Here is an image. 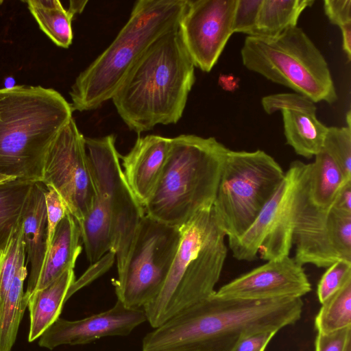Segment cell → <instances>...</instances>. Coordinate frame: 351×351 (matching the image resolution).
<instances>
[{
  "label": "cell",
  "instance_id": "obj_20",
  "mask_svg": "<svg viewBox=\"0 0 351 351\" xmlns=\"http://www.w3.org/2000/svg\"><path fill=\"white\" fill-rule=\"evenodd\" d=\"M77 221L67 213L56 227L34 291L45 288L64 271L74 269L82 251Z\"/></svg>",
  "mask_w": 351,
  "mask_h": 351
},
{
  "label": "cell",
  "instance_id": "obj_38",
  "mask_svg": "<svg viewBox=\"0 0 351 351\" xmlns=\"http://www.w3.org/2000/svg\"><path fill=\"white\" fill-rule=\"evenodd\" d=\"M69 3L70 5L68 10L74 16L84 10L88 1H70Z\"/></svg>",
  "mask_w": 351,
  "mask_h": 351
},
{
  "label": "cell",
  "instance_id": "obj_8",
  "mask_svg": "<svg viewBox=\"0 0 351 351\" xmlns=\"http://www.w3.org/2000/svg\"><path fill=\"white\" fill-rule=\"evenodd\" d=\"M285 173L276 160L263 150H228L213 205L228 244L253 223Z\"/></svg>",
  "mask_w": 351,
  "mask_h": 351
},
{
  "label": "cell",
  "instance_id": "obj_43",
  "mask_svg": "<svg viewBox=\"0 0 351 351\" xmlns=\"http://www.w3.org/2000/svg\"><path fill=\"white\" fill-rule=\"evenodd\" d=\"M1 247H0V252H1Z\"/></svg>",
  "mask_w": 351,
  "mask_h": 351
},
{
  "label": "cell",
  "instance_id": "obj_2",
  "mask_svg": "<svg viewBox=\"0 0 351 351\" xmlns=\"http://www.w3.org/2000/svg\"><path fill=\"white\" fill-rule=\"evenodd\" d=\"M195 67L179 29L156 40L111 99L128 128L139 134L178 123L195 81Z\"/></svg>",
  "mask_w": 351,
  "mask_h": 351
},
{
  "label": "cell",
  "instance_id": "obj_42",
  "mask_svg": "<svg viewBox=\"0 0 351 351\" xmlns=\"http://www.w3.org/2000/svg\"><path fill=\"white\" fill-rule=\"evenodd\" d=\"M3 2V0H0V5L2 4Z\"/></svg>",
  "mask_w": 351,
  "mask_h": 351
},
{
  "label": "cell",
  "instance_id": "obj_21",
  "mask_svg": "<svg viewBox=\"0 0 351 351\" xmlns=\"http://www.w3.org/2000/svg\"><path fill=\"white\" fill-rule=\"evenodd\" d=\"M75 280L74 269L64 271L43 289L36 290L27 298L29 313L28 341L33 342L59 317L69 289Z\"/></svg>",
  "mask_w": 351,
  "mask_h": 351
},
{
  "label": "cell",
  "instance_id": "obj_12",
  "mask_svg": "<svg viewBox=\"0 0 351 351\" xmlns=\"http://www.w3.org/2000/svg\"><path fill=\"white\" fill-rule=\"evenodd\" d=\"M115 141L113 134L86 137L96 184L107 197L112 227L111 251L115 254L119 272L128 260L145 213L125 178Z\"/></svg>",
  "mask_w": 351,
  "mask_h": 351
},
{
  "label": "cell",
  "instance_id": "obj_31",
  "mask_svg": "<svg viewBox=\"0 0 351 351\" xmlns=\"http://www.w3.org/2000/svg\"><path fill=\"white\" fill-rule=\"evenodd\" d=\"M45 188V199L47 210L46 254L52 242L56 227L68 211L58 192L50 186H47Z\"/></svg>",
  "mask_w": 351,
  "mask_h": 351
},
{
  "label": "cell",
  "instance_id": "obj_5",
  "mask_svg": "<svg viewBox=\"0 0 351 351\" xmlns=\"http://www.w3.org/2000/svg\"><path fill=\"white\" fill-rule=\"evenodd\" d=\"M228 150L215 137L171 138L160 180L143 206L145 215L181 228L200 210L213 207Z\"/></svg>",
  "mask_w": 351,
  "mask_h": 351
},
{
  "label": "cell",
  "instance_id": "obj_14",
  "mask_svg": "<svg viewBox=\"0 0 351 351\" xmlns=\"http://www.w3.org/2000/svg\"><path fill=\"white\" fill-rule=\"evenodd\" d=\"M237 0H189L179 31L195 67L210 72L232 34Z\"/></svg>",
  "mask_w": 351,
  "mask_h": 351
},
{
  "label": "cell",
  "instance_id": "obj_17",
  "mask_svg": "<svg viewBox=\"0 0 351 351\" xmlns=\"http://www.w3.org/2000/svg\"><path fill=\"white\" fill-rule=\"evenodd\" d=\"M264 111L281 112L287 144L294 152L310 159L323 148L328 127L319 121L315 103L298 93H277L261 99Z\"/></svg>",
  "mask_w": 351,
  "mask_h": 351
},
{
  "label": "cell",
  "instance_id": "obj_9",
  "mask_svg": "<svg viewBox=\"0 0 351 351\" xmlns=\"http://www.w3.org/2000/svg\"><path fill=\"white\" fill-rule=\"evenodd\" d=\"M311 164L294 160L250 227L229 243L234 258L269 261L289 256L295 223L309 196Z\"/></svg>",
  "mask_w": 351,
  "mask_h": 351
},
{
  "label": "cell",
  "instance_id": "obj_30",
  "mask_svg": "<svg viewBox=\"0 0 351 351\" xmlns=\"http://www.w3.org/2000/svg\"><path fill=\"white\" fill-rule=\"evenodd\" d=\"M263 0H237L234 14L232 32L247 36L256 35L258 12Z\"/></svg>",
  "mask_w": 351,
  "mask_h": 351
},
{
  "label": "cell",
  "instance_id": "obj_27",
  "mask_svg": "<svg viewBox=\"0 0 351 351\" xmlns=\"http://www.w3.org/2000/svg\"><path fill=\"white\" fill-rule=\"evenodd\" d=\"M32 184L16 180L0 187V241L22 220Z\"/></svg>",
  "mask_w": 351,
  "mask_h": 351
},
{
  "label": "cell",
  "instance_id": "obj_26",
  "mask_svg": "<svg viewBox=\"0 0 351 351\" xmlns=\"http://www.w3.org/2000/svg\"><path fill=\"white\" fill-rule=\"evenodd\" d=\"M351 326V281L326 300L315 319L318 333L328 334Z\"/></svg>",
  "mask_w": 351,
  "mask_h": 351
},
{
  "label": "cell",
  "instance_id": "obj_39",
  "mask_svg": "<svg viewBox=\"0 0 351 351\" xmlns=\"http://www.w3.org/2000/svg\"><path fill=\"white\" fill-rule=\"evenodd\" d=\"M16 180L14 176L6 175L0 172V187Z\"/></svg>",
  "mask_w": 351,
  "mask_h": 351
},
{
  "label": "cell",
  "instance_id": "obj_41",
  "mask_svg": "<svg viewBox=\"0 0 351 351\" xmlns=\"http://www.w3.org/2000/svg\"><path fill=\"white\" fill-rule=\"evenodd\" d=\"M344 351H351V343L347 345Z\"/></svg>",
  "mask_w": 351,
  "mask_h": 351
},
{
  "label": "cell",
  "instance_id": "obj_34",
  "mask_svg": "<svg viewBox=\"0 0 351 351\" xmlns=\"http://www.w3.org/2000/svg\"><path fill=\"white\" fill-rule=\"evenodd\" d=\"M324 9L331 23L341 27L351 23V0H325Z\"/></svg>",
  "mask_w": 351,
  "mask_h": 351
},
{
  "label": "cell",
  "instance_id": "obj_4",
  "mask_svg": "<svg viewBox=\"0 0 351 351\" xmlns=\"http://www.w3.org/2000/svg\"><path fill=\"white\" fill-rule=\"evenodd\" d=\"M73 111L52 88L22 85L0 89V172L38 182L41 159Z\"/></svg>",
  "mask_w": 351,
  "mask_h": 351
},
{
  "label": "cell",
  "instance_id": "obj_29",
  "mask_svg": "<svg viewBox=\"0 0 351 351\" xmlns=\"http://www.w3.org/2000/svg\"><path fill=\"white\" fill-rule=\"evenodd\" d=\"M351 281V262L339 260L328 267L320 278L317 295L322 304L346 283Z\"/></svg>",
  "mask_w": 351,
  "mask_h": 351
},
{
  "label": "cell",
  "instance_id": "obj_10",
  "mask_svg": "<svg viewBox=\"0 0 351 351\" xmlns=\"http://www.w3.org/2000/svg\"><path fill=\"white\" fill-rule=\"evenodd\" d=\"M181 239L180 228L145 215L132 250L114 281L117 300L126 308L143 309L160 291Z\"/></svg>",
  "mask_w": 351,
  "mask_h": 351
},
{
  "label": "cell",
  "instance_id": "obj_23",
  "mask_svg": "<svg viewBox=\"0 0 351 351\" xmlns=\"http://www.w3.org/2000/svg\"><path fill=\"white\" fill-rule=\"evenodd\" d=\"M314 0H263L254 36L274 37L297 26L302 12Z\"/></svg>",
  "mask_w": 351,
  "mask_h": 351
},
{
  "label": "cell",
  "instance_id": "obj_36",
  "mask_svg": "<svg viewBox=\"0 0 351 351\" xmlns=\"http://www.w3.org/2000/svg\"><path fill=\"white\" fill-rule=\"evenodd\" d=\"M332 206L343 213L351 214V182L343 186Z\"/></svg>",
  "mask_w": 351,
  "mask_h": 351
},
{
  "label": "cell",
  "instance_id": "obj_37",
  "mask_svg": "<svg viewBox=\"0 0 351 351\" xmlns=\"http://www.w3.org/2000/svg\"><path fill=\"white\" fill-rule=\"evenodd\" d=\"M340 29L342 33L343 49L350 61L351 60V23L341 26Z\"/></svg>",
  "mask_w": 351,
  "mask_h": 351
},
{
  "label": "cell",
  "instance_id": "obj_7",
  "mask_svg": "<svg viewBox=\"0 0 351 351\" xmlns=\"http://www.w3.org/2000/svg\"><path fill=\"white\" fill-rule=\"evenodd\" d=\"M241 56L248 70L287 86L314 103L332 104L337 100L324 56L298 26L274 37L247 36Z\"/></svg>",
  "mask_w": 351,
  "mask_h": 351
},
{
  "label": "cell",
  "instance_id": "obj_24",
  "mask_svg": "<svg viewBox=\"0 0 351 351\" xmlns=\"http://www.w3.org/2000/svg\"><path fill=\"white\" fill-rule=\"evenodd\" d=\"M40 29L58 47L68 48L73 41V15L58 0L25 1Z\"/></svg>",
  "mask_w": 351,
  "mask_h": 351
},
{
  "label": "cell",
  "instance_id": "obj_18",
  "mask_svg": "<svg viewBox=\"0 0 351 351\" xmlns=\"http://www.w3.org/2000/svg\"><path fill=\"white\" fill-rule=\"evenodd\" d=\"M171 138L156 134L138 136L130 151L120 156L125 178L143 206L152 196L160 180Z\"/></svg>",
  "mask_w": 351,
  "mask_h": 351
},
{
  "label": "cell",
  "instance_id": "obj_16",
  "mask_svg": "<svg viewBox=\"0 0 351 351\" xmlns=\"http://www.w3.org/2000/svg\"><path fill=\"white\" fill-rule=\"evenodd\" d=\"M146 321L143 308H128L117 300L110 309L82 319L59 317L39 337L38 345L53 350L62 345H84L105 337L126 336Z\"/></svg>",
  "mask_w": 351,
  "mask_h": 351
},
{
  "label": "cell",
  "instance_id": "obj_13",
  "mask_svg": "<svg viewBox=\"0 0 351 351\" xmlns=\"http://www.w3.org/2000/svg\"><path fill=\"white\" fill-rule=\"evenodd\" d=\"M295 261L328 268L339 260L351 262V214L332 206L321 208L309 198L300 210L293 232Z\"/></svg>",
  "mask_w": 351,
  "mask_h": 351
},
{
  "label": "cell",
  "instance_id": "obj_15",
  "mask_svg": "<svg viewBox=\"0 0 351 351\" xmlns=\"http://www.w3.org/2000/svg\"><path fill=\"white\" fill-rule=\"evenodd\" d=\"M311 290L303 267L289 256L267 261L222 286L215 294L250 300L301 298Z\"/></svg>",
  "mask_w": 351,
  "mask_h": 351
},
{
  "label": "cell",
  "instance_id": "obj_33",
  "mask_svg": "<svg viewBox=\"0 0 351 351\" xmlns=\"http://www.w3.org/2000/svg\"><path fill=\"white\" fill-rule=\"evenodd\" d=\"M351 343V326L328 334L318 333L315 351H344Z\"/></svg>",
  "mask_w": 351,
  "mask_h": 351
},
{
  "label": "cell",
  "instance_id": "obj_3",
  "mask_svg": "<svg viewBox=\"0 0 351 351\" xmlns=\"http://www.w3.org/2000/svg\"><path fill=\"white\" fill-rule=\"evenodd\" d=\"M188 1H136L113 41L75 78L69 92L73 110H95L111 99L147 49L179 29Z\"/></svg>",
  "mask_w": 351,
  "mask_h": 351
},
{
  "label": "cell",
  "instance_id": "obj_22",
  "mask_svg": "<svg viewBox=\"0 0 351 351\" xmlns=\"http://www.w3.org/2000/svg\"><path fill=\"white\" fill-rule=\"evenodd\" d=\"M311 164L309 200L317 207L330 208L348 180L333 158L324 149Z\"/></svg>",
  "mask_w": 351,
  "mask_h": 351
},
{
  "label": "cell",
  "instance_id": "obj_28",
  "mask_svg": "<svg viewBox=\"0 0 351 351\" xmlns=\"http://www.w3.org/2000/svg\"><path fill=\"white\" fill-rule=\"evenodd\" d=\"M322 149L337 162L346 178L351 180V128L328 127Z\"/></svg>",
  "mask_w": 351,
  "mask_h": 351
},
{
  "label": "cell",
  "instance_id": "obj_35",
  "mask_svg": "<svg viewBox=\"0 0 351 351\" xmlns=\"http://www.w3.org/2000/svg\"><path fill=\"white\" fill-rule=\"evenodd\" d=\"M276 332L266 330L249 335L241 339L232 351H264Z\"/></svg>",
  "mask_w": 351,
  "mask_h": 351
},
{
  "label": "cell",
  "instance_id": "obj_32",
  "mask_svg": "<svg viewBox=\"0 0 351 351\" xmlns=\"http://www.w3.org/2000/svg\"><path fill=\"white\" fill-rule=\"evenodd\" d=\"M115 254L110 251L102 256L99 261L92 264V265L80 276L77 280H75L71 285L66 294V301H67L76 291L82 287L89 285L97 278L103 275L108 271L114 263Z\"/></svg>",
  "mask_w": 351,
  "mask_h": 351
},
{
  "label": "cell",
  "instance_id": "obj_1",
  "mask_svg": "<svg viewBox=\"0 0 351 351\" xmlns=\"http://www.w3.org/2000/svg\"><path fill=\"white\" fill-rule=\"evenodd\" d=\"M303 305L301 298L250 300L215 293L148 332L142 351H232L249 335L295 324Z\"/></svg>",
  "mask_w": 351,
  "mask_h": 351
},
{
  "label": "cell",
  "instance_id": "obj_19",
  "mask_svg": "<svg viewBox=\"0 0 351 351\" xmlns=\"http://www.w3.org/2000/svg\"><path fill=\"white\" fill-rule=\"evenodd\" d=\"M46 188L40 182L32 184L23 213V240L30 272L24 298L34 291L40 274L46 251L47 210Z\"/></svg>",
  "mask_w": 351,
  "mask_h": 351
},
{
  "label": "cell",
  "instance_id": "obj_6",
  "mask_svg": "<svg viewBox=\"0 0 351 351\" xmlns=\"http://www.w3.org/2000/svg\"><path fill=\"white\" fill-rule=\"evenodd\" d=\"M180 228V244L166 280L143 307L153 328L214 294L227 256L226 235L213 207L200 210Z\"/></svg>",
  "mask_w": 351,
  "mask_h": 351
},
{
  "label": "cell",
  "instance_id": "obj_40",
  "mask_svg": "<svg viewBox=\"0 0 351 351\" xmlns=\"http://www.w3.org/2000/svg\"><path fill=\"white\" fill-rule=\"evenodd\" d=\"M350 111H348V113H347V116H346V120H347V123H348V127H350L351 128V124H350V121H351V119H350Z\"/></svg>",
  "mask_w": 351,
  "mask_h": 351
},
{
  "label": "cell",
  "instance_id": "obj_25",
  "mask_svg": "<svg viewBox=\"0 0 351 351\" xmlns=\"http://www.w3.org/2000/svg\"><path fill=\"white\" fill-rule=\"evenodd\" d=\"M23 258L12 282L0 321V351H10L17 337V333L27 302L24 298V282L27 276Z\"/></svg>",
  "mask_w": 351,
  "mask_h": 351
},
{
  "label": "cell",
  "instance_id": "obj_11",
  "mask_svg": "<svg viewBox=\"0 0 351 351\" xmlns=\"http://www.w3.org/2000/svg\"><path fill=\"white\" fill-rule=\"evenodd\" d=\"M38 182L53 187L68 213L77 222L90 211L97 195L86 137L72 118L57 134L45 151L39 167Z\"/></svg>",
  "mask_w": 351,
  "mask_h": 351
}]
</instances>
